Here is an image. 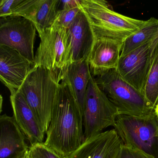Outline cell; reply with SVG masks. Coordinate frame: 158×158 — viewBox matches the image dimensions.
Instances as JSON below:
<instances>
[{
    "label": "cell",
    "instance_id": "1",
    "mask_svg": "<svg viewBox=\"0 0 158 158\" xmlns=\"http://www.w3.org/2000/svg\"><path fill=\"white\" fill-rule=\"evenodd\" d=\"M83 116L70 88L60 82L45 145L65 157L74 151L84 140Z\"/></svg>",
    "mask_w": 158,
    "mask_h": 158
},
{
    "label": "cell",
    "instance_id": "2",
    "mask_svg": "<svg viewBox=\"0 0 158 158\" xmlns=\"http://www.w3.org/2000/svg\"><path fill=\"white\" fill-rule=\"evenodd\" d=\"M80 7L96 40L106 38L124 41L147 23L116 12L103 0H80Z\"/></svg>",
    "mask_w": 158,
    "mask_h": 158
},
{
    "label": "cell",
    "instance_id": "3",
    "mask_svg": "<svg viewBox=\"0 0 158 158\" xmlns=\"http://www.w3.org/2000/svg\"><path fill=\"white\" fill-rule=\"evenodd\" d=\"M60 83L50 71L38 66L32 68L19 89L46 134L51 120Z\"/></svg>",
    "mask_w": 158,
    "mask_h": 158
},
{
    "label": "cell",
    "instance_id": "4",
    "mask_svg": "<svg viewBox=\"0 0 158 158\" xmlns=\"http://www.w3.org/2000/svg\"><path fill=\"white\" fill-rule=\"evenodd\" d=\"M95 79L119 114L141 116L154 111L144 95L124 80L116 69L105 72Z\"/></svg>",
    "mask_w": 158,
    "mask_h": 158
},
{
    "label": "cell",
    "instance_id": "5",
    "mask_svg": "<svg viewBox=\"0 0 158 158\" xmlns=\"http://www.w3.org/2000/svg\"><path fill=\"white\" fill-rule=\"evenodd\" d=\"M40 42L36 52L33 67L50 71L60 82L72 63V45L67 29L52 25L40 35Z\"/></svg>",
    "mask_w": 158,
    "mask_h": 158
},
{
    "label": "cell",
    "instance_id": "6",
    "mask_svg": "<svg viewBox=\"0 0 158 158\" xmlns=\"http://www.w3.org/2000/svg\"><path fill=\"white\" fill-rule=\"evenodd\" d=\"M114 127L124 145L158 158V119L154 111L141 116L119 114Z\"/></svg>",
    "mask_w": 158,
    "mask_h": 158
},
{
    "label": "cell",
    "instance_id": "7",
    "mask_svg": "<svg viewBox=\"0 0 158 158\" xmlns=\"http://www.w3.org/2000/svg\"><path fill=\"white\" fill-rule=\"evenodd\" d=\"M118 110L91 75L88 85L83 114L84 140L113 126Z\"/></svg>",
    "mask_w": 158,
    "mask_h": 158
},
{
    "label": "cell",
    "instance_id": "8",
    "mask_svg": "<svg viewBox=\"0 0 158 158\" xmlns=\"http://www.w3.org/2000/svg\"><path fill=\"white\" fill-rule=\"evenodd\" d=\"M158 49V35L121 56L116 69L122 78L143 94L146 80Z\"/></svg>",
    "mask_w": 158,
    "mask_h": 158
},
{
    "label": "cell",
    "instance_id": "9",
    "mask_svg": "<svg viewBox=\"0 0 158 158\" xmlns=\"http://www.w3.org/2000/svg\"><path fill=\"white\" fill-rule=\"evenodd\" d=\"M0 45L12 48L34 65L37 29L30 20L20 16L0 19Z\"/></svg>",
    "mask_w": 158,
    "mask_h": 158
},
{
    "label": "cell",
    "instance_id": "10",
    "mask_svg": "<svg viewBox=\"0 0 158 158\" xmlns=\"http://www.w3.org/2000/svg\"><path fill=\"white\" fill-rule=\"evenodd\" d=\"M34 64L12 48L0 45V79L11 95L20 89Z\"/></svg>",
    "mask_w": 158,
    "mask_h": 158
},
{
    "label": "cell",
    "instance_id": "11",
    "mask_svg": "<svg viewBox=\"0 0 158 158\" xmlns=\"http://www.w3.org/2000/svg\"><path fill=\"white\" fill-rule=\"evenodd\" d=\"M123 144L114 128L84 140L64 158H116Z\"/></svg>",
    "mask_w": 158,
    "mask_h": 158
},
{
    "label": "cell",
    "instance_id": "12",
    "mask_svg": "<svg viewBox=\"0 0 158 158\" xmlns=\"http://www.w3.org/2000/svg\"><path fill=\"white\" fill-rule=\"evenodd\" d=\"M60 3L59 0H22L11 16H22L30 20L40 35L53 24Z\"/></svg>",
    "mask_w": 158,
    "mask_h": 158
},
{
    "label": "cell",
    "instance_id": "13",
    "mask_svg": "<svg viewBox=\"0 0 158 158\" xmlns=\"http://www.w3.org/2000/svg\"><path fill=\"white\" fill-rule=\"evenodd\" d=\"M123 41L101 38L95 40L88 58L91 75L95 77L116 69Z\"/></svg>",
    "mask_w": 158,
    "mask_h": 158
},
{
    "label": "cell",
    "instance_id": "14",
    "mask_svg": "<svg viewBox=\"0 0 158 158\" xmlns=\"http://www.w3.org/2000/svg\"><path fill=\"white\" fill-rule=\"evenodd\" d=\"M13 117L31 145L42 143L45 131L20 89L10 95Z\"/></svg>",
    "mask_w": 158,
    "mask_h": 158
},
{
    "label": "cell",
    "instance_id": "15",
    "mask_svg": "<svg viewBox=\"0 0 158 158\" xmlns=\"http://www.w3.org/2000/svg\"><path fill=\"white\" fill-rule=\"evenodd\" d=\"M0 158H21L29 151L25 134L13 116L0 117Z\"/></svg>",
    "mask_w": 158,
    "mask_h": 158
},
{
    "label": "cell",
    "instance_id": "16",
    "mask_svg": "<svg viewBox=\"0 0 158 158\" xmlns=\"http://www.w3.org/2000/svg\"><path fill=\"white\" fill-rule=\"evenodd\" d=\"M66 29L72 45V63L88 59L96 39L82 10Z\"/></svg>",
    "mask_w": 158,
    "mask_h": 158
},
{
    "label": "cell",
    "instance_id": "17",
    "mask_svg": "<svg viewBox=\"0 0 158 158\" xmlns=\"http://www.w3.org/2000/svg\"><path fill=\"white\" fill-rule=\"evenodd\" d=\"M92 75L88 59L70 64L64 72L61 81L68 85L78 109L83 116L88 85Z\"/></svg>",
    "mask_w": 158,
    "mask_h": 158
},
{
    "label": "cell",
    "instance_id": "18",
    "mask_svg": "<svg viewBox=\"0 0 158 158\" xmlns=\"http://www.w3.org/2000/svg\"><path fill=\"white\" fill-rule=\"evenodd\" d=\"M158 35V20L152 17L143 27L127 38L123 43L121 56H124Z\"/></svg>",
    "mask_w": 158,
    "mask_h": 158
},
{
    "label": "cell",
    "instance_id": "19",
    "mask_svg": "<svg viewBox=\"0 0 158 158\" xmlns=\"http://www.w3.org/2000/svg\"><path fill=\"white\" fill-rule=\"evenodd\" d=\"M143 94L154 109L158 103V49L148 74Z\"/></svg>",
    "mask_w": 158,
    "mask_h": 158
},
{
    "label": "cell",
    "instance_id": "20",
    "mask_svg": "<svg viewBox=\"0 0 158 158\" xmlns=\"http://www.w3.org/2000/svg\"><path fill=\"white\" fill-rule=\"evenodd\" d=\"M81 11L80 6L70 9H60L57 13L52 25L61 27L67 29Z\"/></svg>",
    "mask_w": 158,
    "mask_h": 158
},
{
    "label": "cell",
    "instance_id": "21",
    "mask_svg": "<svg viewBox=\"0 0 158 158\" xmlns=\"http://www.w3.org/2000/svg\"><path fill=\"white\" fill-rule=\"evenodd\" d=\"M29 152L31 158H64V156L45 145L44 142L30 145Z\"/></svg>",
    "mask_w": 158,
    "mask_h": 158
},
{
    "label": "cell",
    "instance_id": "22",
    "mask_svg": "<svg viewBox=\"0 0 158 158\" xmlns=\"http://www.w3.org/2000/svg\"><path fill=\"white\" fill-rule=\"evenodd\" d=\"M116 158H155L140 150L134 148L123 144Z\"/></svg>",
    "mask_w": 158,
    "mask_h": 158
},
{
    "label": "cell",
    "instance_id": "23",
    "mask_svg": "<svg viewBox=\"0 0 158 158\" xmlns=\"http://www.w3.org/2000/svg\"><path fill=\"white\" fill-rule=\"evenodd\" d=\"M22 0H1L0 2L1 18L11 16L14 10L21 2Z\"/></svg>",
    "mask_w": 158,
    "mask_h": 158
},
{
    "label": "cell",
    "instance_id": "24",
    "mask_svg": "<svg viewBox=\"0 0 158 158\" xmlns=\"http://www.w3.org/2000/svg\"><path fill=\"white\" fill-rule=\"evenodd\" d=\"M62 9H70L80 6V0H66L61 1Z\"/></svg>",
    "mask_w": 158,
    "mask_h": 158
},
{
    "label": "cell",
    "instance_id": "25",
    "mask_svg": "<svg viewBox=\"0 0 158 158\" xmlns=\"http://www.w3.org/2000/svg\"><path fill=\"white\" fill-rule=\"evenodd\" d=\"M154 111L158 119V104H157V105H156V107L154 108Z\"/></svg>",
    "mask_w": 158,
    "mask_h": 158
},
{
    "label": "cell",
    "instance_id": "26",
    "mask_svg": "<svg viewBox=\"0 0 158 158\" xmlns=\"http://www.w3.org/2000/svg\"><path fill=\"white\" fill-rule=\"evenodd\" d=\"M21 158H31V157H30V154H29V151L27 152L25 154V155Z\"/></svg>",
    "mask_w": 158,
    "mask_h": 158
},
{
    "label": "cell",
    "instance_id": "27",
    "mask_svg": "<svg viewBox=\"0 0 158 158\" xmlns=\"http://www.w3.org/2000/svg\"><path fill=\"white\" fill-rule=\"evenodd\" d=\"M1 112L2 111V96H1Z\"/></svg>",
    "mask_w": 158,
    "mask_h": 158
}]
</instances>
